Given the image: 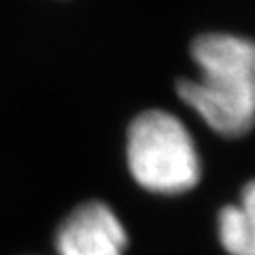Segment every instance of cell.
I'll return each mask as SVG.
<instances>
[{"instance_id":"1","label":"cell","mask_w":255,"mask_h":255,"mask_svg":"<svg viewBox=\"0 0 255 255\" xmlns=\"http://www.w3.org/2000/svg\"><path fill=\"white\" fill-rule=\"evenodd\" d=\"M195 78L176 93L221 138H242L255 127V40L235 32H206L193 40Z\"/></svg>"},{"instance_id":"2","label":"cell","mask_w":255,"mask_h":255,"mask_svg":"<svg viewBox=\"0 0 255 255\" xmlns=\"http://www.w3.org/2000/svg\"><path fill=\"white\" fill-rule=\"evenodd\" d=\"M130 178L159 197H180L202 180V157L187 125L168 110L151 108L130 121L125 140Z\"/></svg>"},{"instance_id":"4","label":"cell","mask_w":255,"mask_h":255,"mask_svg":"<svg viewBox=\"0 0 255 255\" xmlns=\"http://www.w3.org/2000/svg\"><path fill=\"white\" fill-rule=\"evenodd\" d=\"M218 240L227 255H255V180L218 214Z\"/></svg>"},{"instance_id":"3","label":"cell","mask_w":255,"mask_h":255,"mask_svg":"<svg viewBox=\"0 0 255 255\" xmlns=\"http://www.w3.org/2000/svg\"><path fill=\"white\" fill-rule=\"evenodd\" d=\"M127 248V227L102 201L78 204L55 231L57 255H125Z\"/></svg>"}]
</instances>
